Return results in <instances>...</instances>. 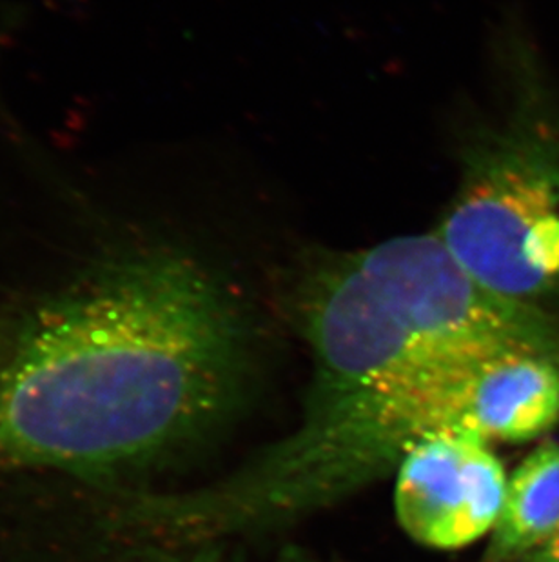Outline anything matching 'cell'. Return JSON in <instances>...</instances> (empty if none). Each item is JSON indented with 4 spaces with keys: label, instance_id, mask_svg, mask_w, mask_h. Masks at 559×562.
<instances>
[{
    "label": "cell",
    "instance_id": "cell-8",
    "mask_svg": "<svg viewBox=\"0 0 559 562\" xmlns=\"http://www.w3.org/2000/svg\"><path fill=\"white\" fill-rule=\"evenodd\" d=\"M191 562H215V559H213V555H209V553H204V555L193 559Z\"/></svg>",
    "mask_w": 559,
    "mask_h": 562
},
{
    "label": "cell",
    "instance_id": "cell-5",
    "mask_svg": "<svg viewBox=\"0 0 559 562\" xmlns=\"http://www.w3.org/2000/svg\"><path fill=\"white\" fill-rule=\"evenodd\" d=\"M505 470L489 442L464 434L423 440L398 468L396 517L423 547L458 550L494 530Z\"/></svg>",
    "mask_w": 559,
    "mask_h": 562
},
{
    "label": "cell",
    "instance_id": "cell-4",
    "mask_svg": "<svg viewBox=\"0 0 559 562\" xmlns=\"http://www.w3.org/2000/svg\"><path fill=\"white\" fill-rule=\"evenodd\" d=\"M407 331L440 361L472 364L511 351L559 357L558 318L481 286L438 235H407L353 254Z\"/></svg>",
    "mask_w": 559,
    "mask_h": 562
},
{
    "label": "cell",
    "instance_id": "cell-2",
    "mask_svg": "<svg viewBox=\"0 0 559 562\" xmlns=\"http://www.w3.org/2000/svg\"><path fill=\"white\" fill-rule=\"evenodd\" d=\"M475 367L436 364L362 390L312 382L301 425L209 495V522L227 530L320 508L400 468L423 440L475 436Z\"/></svg>",
    "mask_w": 559,
    "mask_h": 562
},
{
    "label": "cell",
    "instance_id": "cell-1",
    "mask_svg": "<svg viewBox=\"0 0 559 562\" xmlns=\"http://www.w3.org/2000/svg\"><path fill=\"white\" fill-rule=\"evenodd\" d=\"M246 334L195 260L153 254L52 299L0 364V457L96 473L198 436L229 406Z\"/></svg>",
    "mask_w": 559,
    "mask_h": 562
},
{
    "label": "cell",
    "instance_id": "cell-3",
    "mask_svg": "<svg viewBox=\"0 0 559 562\" xmlns=\"http://www.w3.org/2000/svg\"><path fill=\"white\" fill-rule=\"evenodd\" d=\"M544 115L523 108L470 144L434 232L481 286L531 304L559 293V126Z\"/></svg>",
    "mask_w": 559,
    "mask_h": 562
},
{
    "label": "cell",
    "instance_id": "cell-7",
    "mask_svg": "<svg viewBox=\"0 0 559 562\" xmlns=\"http://www.w3.org/2000/svg\"><path fill=\"white\" fill-rule=\"evenodd\" d=\"M523 562H559V528L544 547L534 550Z\"/></svg>",
    "mask_w": 559,
    "mask_h": 562
},
{
    "label": "cell",
    "instance_id": "cell-6",
    "mask_svg": "<svg viewBox=\"0 0 559 562\" xmlns=\"http://www.w3.org/2000/svg\"><path fill=\"white\" fill-rule=\"evenodd\" d=\"M559 528V445L536 448L506 483L502 514L492 530L487 562L525 559Z\"/></svg>",
    "mask_w": 559,
    "mask_h": 562
}]
</instances>
